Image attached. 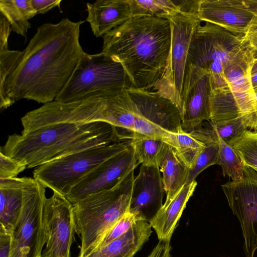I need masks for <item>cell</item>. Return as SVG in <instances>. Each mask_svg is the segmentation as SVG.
I'll return each instance as SVG.
<instances>
[{
  "label": "cell",
  "mask_w": 257,
  "mask_h": 257,
  "mask_svg": "<svg viewBox=\"0 0 257 257\" xmlns=\"http://www.w3.org/2000/svg\"><path fill=\"white\" fill-rule=\"evenodd\" d=\"M83 21L62 19L39 26L5 80L0 82V108L22 99L45 104L55 100L85 52L79 42Z\"/></svg>",
  "instance_id": "cell-1"
},
{
  "label": "cell",
  "mask_w": 257,
  "mask_h": 257,
  "mask_svg": "<svg viewBox=\"0 0 257 257\" xmlns=\"http://www.w3.org/2000/svg\"><path fill=\"white\" fill-rule=\"evenodd\" d=\"M102 39L101 52L122 65L132 87L150 90L161 79L171 43L168 19L132 17Z\"/></svg>",
  "instance_id": "cell-2"
},
{
  "label": "cell",
  "mask_w": 257,
  "mask_h": 257,
  "mask_svg": "<svg viewBox=\"0 0 257 257\" xmlns=\"http://www.w3.org/2000/svg\"><path fill=\"white\" fill-rule=\"evenodd\" d=\"M122 141L117 128L105 122L61 123L26 134L10 135L1 151L31 169L88 149Z\"/></svg>",
  "instance_id": "cell-3"
},
{
  "label": "cell",
  "mask_w": 257,
  "mask_h": 257,
  "mask_svg": "<svg viewBox=\"0 0 257 257\" xmlns=\"http://www.w3.org/2000/svg\"><path fill=\"white\" fill-rule=\"evenodd\" d=\"M134 170L114 188L90 194L72 205L75 231L81 240L78 257H86L92 252L130 210Z\"/></svg>",
  "instance_id": "cell-4"
},
{
  "label": "cell",
  "mask_w": 257,
  "mask_h": 257,
  "mask_svg": "<svg viewBox=\"0 0 257 257\" xmlns=\"http://www.w3.org/2000/svg\"><path fill=\"white\" fill-rule=\"evenodd\" d=\"M170 25L171 43L165 71L151 89L171 100L182 113L188 74V57L192 36L201 24L197 12L180 11L166 16Z\"/></svg>",
  "instance_id": "cell-5"
},
{
  "label": "cell",
  "mask_w": 257,
  "mask_h": 257,
  "mask_svg": "<svg viewBox=\"0 0 257 257\" xmlns=\"http://www.w3.org/2000/svg\"><path fill=\"white\" fill-rule=\"evenodd\" d=\"M131 139L88 149L36 168L34 178L65 197L84 177L102 163L127 149Z\"/></svg>",
  "instance_id": "cell-6"
},
{
  "label": "cell",
  "mask_w": 257,
  "mask_h": 257,
  "mask_svg": "<svg viewBox=\"0 0 257 257\" xmlns=\"http://www.w3.org/2000/svg\"><path fill=\"white\" fill-rule=\"evenodd\" d=\"M131 86L119 62L102 52H84L68 82L55 100L69 102L92 92L117 93Z\"/></svg>",
  "instance_id": "cell-7"
},
{
  "label": "cell",
  "mask_w": 257,
  "mask_h": 257,
  "mask_svg": "<svg viewBox=\"0 0 257 257\" xmlns=\"http://www.w3.org/2000/svg\"><path fill=\"white\" fill-rule=\"evenodd\" d=\"M46 187L34 178L24 190L19 218L11 234L9 257H41L46 244L43 202Z\"/></svg>",
  "instance_id": "cell-8"
},
{
  "label": "cell",
  "mask_w": 257,
  "mask_h": 257,
  "mask_svg": "<svg viewBox=\"0 0 257 257\" xmlns=\"http://www.w3.org/2000/svg\"><path fill=\"white\" fill-rule=\"evenodd\" d=\"M229 206L238 219L246 257L257 249V171L245 165L242 178L221 185Z\"/></svg>",
  "instance_id": "cell-9"
},
{
  "label": "cell",
  "mask_w": 257,
  "mask_h": 257,
  "mask_svg": "<svg viewBox=\"0 0 257 257\" xmlns=\"http://www.w3.org/2000/svg\"><path fill=\"white\" fill-rule=\"evenodd\" d=\"M243 41V36L234 35L215 24L205 22L199 25L190 45L188 72L190 68L206 70L213 62L224 66Z\"/></svg>",
  "instance_id": "cell-10"
},
{
  "label": "cell",
  "mask_w": 257,
  "mask_h": 257,
  "mask_svg": "<svg viewBox=\"0 0 257 257\" xmlns=\"http://www.w3.org/2000/svg\"><path fill=\"white\" fill-rule=\"evenodd\" d=\"M43 219L46 246L41 257H70L75 232L72 204L55 192L49 198L45 196Z\"/></svg>",
  "instance_id": "cell-11"
},
{
  "label": "cell",
  "mask_w": 257,
  "mask_h": 257,
  "mask_svg": "<svg viewBox=\"0 0 257 257\" xmlns=\"http://www.w3.org/2000/svg\"><path fill=\"white\" fill-rule=\"evenodd\" d=\"M198 17L244 36L257 27V0H199Z\"/></svg>",
  "instance_id": "cell-12"
},
{
  "label": "cell",
  "mask_w": 257,
  "mask_h": 257,
  "mask_svg": "<svg viewBox=\"0 0 257 257\" xmlns=\"http://www.w3.org/2000/svg\"><path fill=\"white\" fill-rule=\"evenodd\" d=\"M138 165L131 145L98 165L81 180L65 197L72 204L86 196L111 189Z\"/></svg>",
  "instance_id": "cell-13"
},
{
  "label": "cell",
  "mask_w": 257,
  "mask_h": 257,
  "mask_svg": "<svg viewBox=\"0 0 257 257\" xmlns=\"http://www.w3.org/2000/svg\"><path fill=\"white\" fill-rule=\"evenodd\" d=\"M212 86L205 70L190 68L185 87L184 106L181 114L184 132L190 133L205 121H209Z\"/></svg>",
  "instance_id": "cell-14"
},
{
  "label": "cell",
  "mask_w": 257,
  "mask_h": 257,
  "mask_svg": "<svg viewBox=\"0 0 257 257\" xmlns=\"http://www.w3.org/2000/svg\"><path fill=\"white\" fill-rule=\"evenodd\" d=\"M240 119L248 130L257 131V100L253 93L230 87L212 90L210 120L218 122Z\"/></svg>",
  "instance_id": "cell-15"
},
{
  "label": "cell",
  "mask_w": 257,
  "mask_h": 257,
  "mask_svg": "<svg viewBox=\"0 0 257 257\" xmlns=\"http://www.w3.org/2000/svg\"><path fill=\"white\" fill-rule=\"evenodd\" d=\"M164 192L159 167L142 165L134 179L130 211L149 222L162 207Z\"/></svg>",
  "instance_id": "cell-16"
},
{
  "label": "cell",
  "mask_w": 257,
  "mask_h": 257,
  "mask_svg": "<svg viewBox=\"0 0 257 257\" xmlns=\"http://www.w3.org/2000/svg\"><path fill=\"white\" fill-rule=\"evenodd\" d=\"M86 21L96 38L120 26L132 18L128 0H99L86 3Z\"/></svg>",
  "instance_id": "cell-17"
},
{
  "label": "cell",
  "mask_w": 257,
  "mask_h": 257,
  "mask_svg": "<svg viewBox=\"0 0 257 257\" xmlns=\"http://www.w3.org/2000/svg\"><path fill=\"white\" fill-rule=\"evenodd\" d=\"M197 183L196 180L185 184L174 197L165 201L149 224L159 240H171L186 204L192 196Z\"/></svg>",
  "instance_id": "cell-18"
},
{
  "label": "cell",
  "mask_w": 257,
  "mask_h": 257,
  "mask_svg": "<svg viewBox=\"0 0 257 257\" xmlns=\"http://www.w3.org/2000/svg\"><path fill=\"white\" fill-rule=\"evenodd\" d=\"M152 232L149 222L138 221L123 235L86 257H133L149 240Z\"/></svg>",
  "instance_id": "cell-19"
},
{
  "label": "cell",
  "mask_w": 257,
  "mask_h": 257,
  "mask_svg": "<svg viewBox=\"0 0 257 257\" xmlns=\"http://www.w3.org/2000/svg\"><path fill=\"white\" fill-rule=\"evenodd\" d=\"M30 179H0V226L11 234L20 215L24 188Z\"/></svg>",
  "instance_id": "cell-20"
},
{
  "label": "cell",
  "mask_w": 257,
  "mask_h": 257,
  "mask_svg": "<svg viewBox=\"0 0 257 257\" xmlns=\"http://www.w3.org/2000/svg\"><path fill=\"white\" fill-rule=\"evenodd\" d=\"M253 61V51L244 39L242 45L224 66L225 77L231 89L253 93L250 78Z\"/></svg>",
  "instance_id": "cell-21"
},
{
  "label": "cell",
  "mask_w": 257,
  "mask_h": 257,
  "mask_svg": "<svg viewBox=\"0 0 257 257\" xmlns=\"http://www.w3.org/2000/svg\"><path fill=\"white\" fill-rule=\"evenodd\" d=\"M163 183L166 194L165 201L172 199L186 184L189 169L182 161L175 149L166 144L159 162Z\"/></svg>",
  "instance_id": "cell-22"
},
{
  "label": "cell",
  "mask_w": 257,
  "mask_h": 257,
  "mask_svg": "<svg viewBox=\"0 0 257 257\" xmlns=\"http://www.w3.org/2000/svg\"><path fill=\"white\" fill-rule=\"evenodd\" d=\"M247 129L239 118L218 122L205 121L193 131L188 133L204 144L217 142L220 138L228 142Z\"/></svg>",
  "instance_id": "cell-23"
},
{
  "label": "cell",
  "mask_w": 257,
  "mask_h": 257,
  "mask_svg": "<svg viewBox=\"0 0 257 257\" xmlns=\"http://www.w3.org/2000/svg\"><path fill=\"white\" fill-rule=\"evenodd\" d=\"M0 12L9 22L12 31L26 40L31 26L29 20L37 15L31 0H1Z\"/></svg>",
  "instance_id": "cell-24"
},
{
  "label": "cell",
  "mask_w": 257,
  "mask_h": 257,
  "mask_svg": "<svg viewBox=\"0 0 257 257\" xmlns=\"http://www.w3.org/2000/svg\"><path fill=\"white\" fill-rule=\"evenodd\" d=\"M128 137L138 164L159 167L167 143L159 139L137 133H130Z\"/></svg>",
  "instance_id": "cell-25"
},
{
  "label": "cell",
  "mask_w": 257,
  "mask_h": 257,
  "mask_svg": "<svg viewBox=\"0 0 257 257\" xmlns=\"http://www.w3.org/2000/svg\"><path fill=\"white\" fill-rule=\"evenodd\" d=\"M132 17L165 18L182 11L181 0H128Z\"/></svg>",
  "instance_id": "cell-26"
},
{
  "label": "cell",
  "mask_w": 257,
  "mask_h": 257,
  "mask_svg": "<svg viewBox=\"0 0 257 257\" xmlns=\"http://www.w3.org/2000/svg\"><path fill=\"white\" fill-rule=\"evenodd\" d=\"M227 143L245 165L257 169V131L247 130Z\"/></svg>",
  "instance_id": "cell-27"
},
{
  "label": "cell",
  "mask_w": 257,
  "mask_h": 257,
  "mask_svg": "<svg viewBox=\"0 0 257 257\" xmlns=\"http://www.w3.org/2000/svg\"><path fill=\"white\" fill-rule=\"evenodd\" d=\"M218 144L217 165L221 166L223 176H228L232 181L240 179L245 167L243 162L227 142L219 138Z\"/></svg>",
  "instance_id": "cell-28"
},
{
  "label": "cell",
  "mask_w": 257,
  "mask_h": 257,
  "mask_svg": "<svg viewBox=\"0 0 257 257\" xmlns=\"http://www.w3.org/2000/svg\"><path fill=\"white\" fill-rule=\"evenodd\" d=\"M176 141L175 150L182 161L191 169L205 145L185 132L176 134Z\"/></svg>",
  "instance_id": "cell-29"
},
{
  "label": "cell",
  "mask_w": 257,
  "mask_h": 257,
  "mask_svg": "<svg viewBox=\"0 0 257 257\" xmlns=\"http://www.w3.org/2000/svg\"><path fill=\"white\" fill-rule=\"evenodd\" d=\"M205 145V147L197 157L192 168L189 170L186 184L195 181L198 175L206 168L213 165H217L219 155L218 141L217 142Z\"/></svg>",
  "instance_id": "cell-30"
},
{
  "label": "cell",
  "mask_w": 257,
  "mask_h": 257,
  "mask_svg": "<svg viewBox=\"0 0 257 257\" xmlns=\"http://www.w3.org/2000/svg\"><path fill=\"white\" fill-rule=\"evenodd\" d=\"M140 220H141L137 215L129 210L105 233L94 250L106 245L120 237L125 233L134 223Z\"/></svg>",
  "instance_id": "cell-31"
},
{
  "label": "cell",
  "mask_w": 257,
  "mask_h": 257,
  "mask_svg": "<svg viewBox=\"0 0 257 257\" xmlns=\"http://www.w3.org/2000/svg\"><path fill=\"white\" fill-rule=\"evenodd\" d=\"M27 166L22 162L0 152V179L16 178Z\"/></svg>",
  "instance_id": "cell-32"
},
{
  "label": "cell",
  "mask_w": 257,
  "mask_h": 257,
  "mask_svg": "<svg viewBox=\"0 0 257 257\" xmlns=\"http://www.w3.org/2000/svg\"><path fill=\"white\" fill-rule=\"evenodd\" d=\"M61 2L62 0H31L37 15L44 14L56 7L60 9Z\"/></svg>",
  "instance_id": "cell-33"
},
{
  "label": "cell",
  "mask_w": 257,
  "mask_h": 257,
  "mask_svg": "<svg viewBox=\"0 0 257 257\" xmlns=\"http://www.w3.org/2000/svg\"><path fill=\"white\" fill-rule=\"evenodd\" d=\"M11 242V234L0 226V257H9Z\"/></svg>",
  "instance_id": "cell-34"
},
{
  "label": "cell",
  "mask_w": 257,
  "mask_h": 257,
  "mask_svg": "<svg viewBox=\"0 0 257 257\" xmlns=\"http://www.w3.org/2000/svg\"><path fill=\"white\" fill-rule=\"evenodd\" d=\"M170 240H159L148 257H171Z\"/></svg>",
  "instance_id": "cell-35"
},
{
  "label": "cell",
  "mask_w": 257,
  "mask_h": 257,
  "mask_svg": "<svg viewBox=\"0 0 257 257\" xmlns=\"http://www.w3.org/2000/svg\"><path fill=\"white\" fill-rule=\"evenodd\" d=\"M243 38L253 51L254 59H257V27L250 31Z\"/></svg>",
  "instance_id": "cell-36"
},
{
  "label": "cell",
  "mask_w": 257,
  "mask_h": 257,
  "mask_svg": "<svg viewBox=\"0 0 257 257\" xmlns=\"http://www.w3.org/2000/svg\"><path fill=\"white\" fill-rule=\"evenodd\" d=\"M250 81L252 93L257 94V72L250 75Z\"/></svg>",
  "instance_id": "cell-37"
},
{
  "label": "cell",
  "mask_w": 257,
  "mask_h": 257,
  "mask_svg": "<svg viewBox=\"0 0 257 257\" xmlns=\"http://www.w3.org/2000/svg\"><path fill=\"white\" fill-rule=\"evenodd\" d=\"M256 72H257V59H254L251 69V74Z\"/></svg>",
  "instance_id": "cell-38"
},
{
  "label": "cell",
  "mask_w": 257,
  "mask_h": 257,
  "mask_svg": "<svg viewBox=\"0 0 257 257\" xmlns=\"http://www.w3.org/2000/svg\"><path fill=\"white\" fill-rule=\"evenodd\" d=\"M254 96H255V97L256 99L257 100V94H254Z\"/></svg>",
  "instance_id": "cell-39"
},
{
  "label": "cell",
  "mask_w": 257,
  "mask_h": 257,
  "mask_svg": "<svg viewBox=\"0 0 257 257\" xmlns=\"http://www.w3.org/2000/svg\"><path fill=\"white\" fill-rule=\"evenodd\" d=\"M253 169H254V168H253ZM254 169L257 171V169Z\"/></svg>",
  "instance_id": "cell-40"
}]
</instances>
